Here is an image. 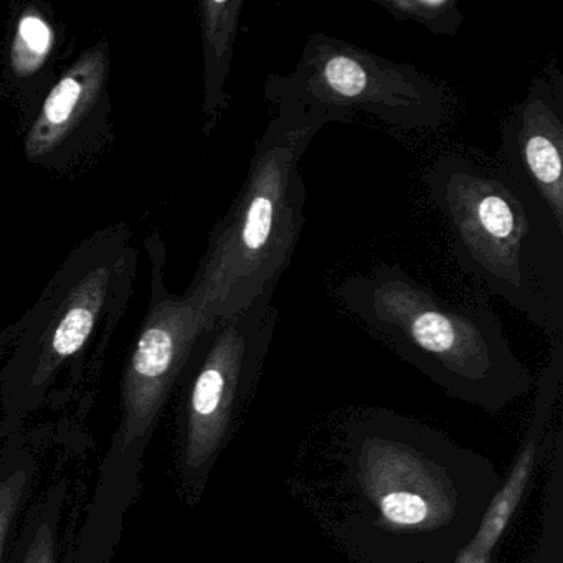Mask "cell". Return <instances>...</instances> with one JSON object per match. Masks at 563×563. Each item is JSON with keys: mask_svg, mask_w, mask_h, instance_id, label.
Listing matches in <instances>:
<instances>
[{"mask_svg": "<svg viewBox=\"0 0 563 563\" xmlns=\"http://www.w3.org/2000/svg\"><path fill=\"white\" fill-rule=\"evenodd\" d=\"M428 189L457 265L547 332L563 328V229L503 166L440 157Z\"/></svg>", "mask_w": 563, "mask_h": 563, "instance_id": "cell-1", "label": "cell"}, {"mask_svg": "<svg viewBox=\"0 0 563 563\" xmlns=\"http://www.w3.org/2000/svg\"><path fill=\"white\" fill-rule=\"evenodd\" d=\"M273 108L276 114L256 144L245 186L220 236L210 275V311L217 318L232 319L273 299L305 225L301 159L331 121L318 110Z\"/></svg>", "mask_w": 563, "mask_h": 563, "instance_id": "cell-2", "label": "cell"}, {"mask_svg": "<svg viewBox=\"0 0 563 563\" xmlns=\"http://www.w3.org/2000/svg\"><path fill=\"white\" fill-rule=\"evenodd\" d=\"M358 477L382 519L394 529H434L456 509L450 479L430 461L394 441L365 444Z\"/></svg>", "mask_w": 563, "mask_h": 563, "instance_id": "cell-7", "label": "cell"}, {"mask_svg": "<svg viewBox=\"0 0 563 563\" xmlns=\"http://www.w3.org/2000/svg\"><path fill=\"white\" fill-rule=\"evenodd\" d=\"M93 312L85 308H75L65 316L55 331L52 347L60 357H70L80 351L93 329Z\"/></svg>", "mask_w": 563, "mask_h": 563, "instance_id": "cell-10", "label": "cell"}, {"mask_svg": "<svg viewBox=\"0 0 563 563\" xmlns=\"http://www.w3.org/2000/svg\"><path fill=\"white\" fill-rule=\"evenodd\" d=\"M265 97L272 107L321 111L331 123L362 111L405 131L440 126L446 114L443 88L413 65L325 34L308 38L291 74L269 75Z\"/></svg>", "mask_w": 563, "mask_h": 563, "instance_id": "cell-4", "label": "cell"}, {"mask_svg": "<svg viewBox=\"0 0 563 563\" xmlns=\"http://www.w3.org/2000/svg\"><path fill=\"white\" fill-rule=\"evenodd\" d=\"M395 22H415L437 35L454 38L464 14L456 0H377Z\"/></svg>", "mask_w": 563, "mask_h": 563, "instance_id": "cell-9", "label": "cell"}, {"mask_svg": "<svg viewBox=\"0 0 563 563\" xmlns=\"http://www.w3.org/2000/svg\"><path fill=\"white\" fill-rule=\"evenodd\" d=\"M81 87L74 78H65L52 91L45 103V117L51 123L62 124L70 118L78 98H80Z\"/></svg>", "mask_w": 563, "mask_h": 563, "instance_id": "cell-12", "label": "cell"}, {"mask_svg": "<svg viewBox=\"0 0 563 563\" xmlns=\"http://www.w3.org/2000/svg\"><path fill=\"white\" fill-rule=\"evenodd\" d=\"M19 32H21L22 41H24L32 51L37 52V54H44L48 45H51V31H48L45 22H42L38 18H34V15H27V18L22 19Z\"/></svg>", "mask_w": 563, "mask_h": 563, "instance_id": "cell-14", "label": "cell"}, {"mask_svg": "<svg viewBox=\"0 0 563 563\" xmlns=\"http://www.w3.org/2000/svg\"><path fill=\"white\" fill-rule=\"evenodd\" d=\"M500 166L536 194L563 229V80L536 78L500 124Z\"/></svg>", "mask_w": 563, "mask_h": 563, "instance_id": "cell-6", "label": "cell"}, {"mask_svg": "<svg viewBox=\"0 0 563 563\" xmlns=\"http://www.w3.org/2000/svg\"><path fill=\"white\" fill-rule=\"evenodd\" d=\"M335 295L372 334L453 380L483 384L519 368L493 309L446 301L400 265L354 273Z\"/></svg>", "mask_w": 563, "mask_h": 563, "instance_id": "cell-3", "label": "cell"}, {"mask_svg": "<svg viewBox=\"0 0 563 563\" xmlns=\"http://www.w3.org/2000/svg\"><path fill=\"white\" fill-rule=\"evenodd\" d=\"M22 563H55V536L48 523L38 527Z\"/></svg>", "mask_w": 563, "mask_h": 563, "instance_id": "cell-13", "label": "cell"}, {"mask_svg": "<svg viewBox=\"0 0 563 563\" xmlns=\"http://www.w3.org/2000/svg\"><path fill=\"white\" fill-rule=\"evenodd\" d=\"M278 319L273 299H262L229 319L190 395L187 466H203L225 438L233 400L250 364L262 357Z\"/></svg>", "mask_w": 563, "mask_h": 563, "instance_id": "cell-5", "label": "cell"}, {"mask_svg": "<svg viewBox=\"0 0 563 563\" xmlns=\"http://www.w3.org/2000/svg\"><path fill=\"white\" fill-rule=\"evenodd\" d=\"M27 486V473L18 471L11 476L0 481V556L4 550L5 539L14 522L15 514L21 506L22 494Z\"/></svg>", "mask_w": 563, "mask_h": 563, "instance_id": "cell-11", "label": "cell"}, {"mask_svg": "<svg viewBox=\"0 0 563 563\" xmlns=\"http://www.w3.org/2000/svg\"><path fill=\"white\" fill-rule=\"evenodd\" d=\"M533 461H536V446L533 443H529L514 464L509 479L490 503L476 536L457 556L456 563H489L490 552L499 542L510 517L516 512L517 506L522 499L523 490H526L530 473H532Z\"/></svg>", "mask_w": 563, "mask_h": 563, "instance_id": "cell-8", "label": "cell"}]
</instances>
